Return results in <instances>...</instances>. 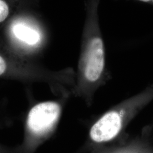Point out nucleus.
<instances>
[{"label": "nucleus", "mask_w": 153, "mask_h": 153, "mask_svg": "<svg viewBox=\"0 0 153 153\" xmlns=\"http://www.w3.org/2000/svg\"><path fill=\"white\" fill-rule=\"evenodd\" d=\"M100 0H86V16L82 33L77 81L74 91L88 103L100 86L105 75V47L99 24Z\"/></svg>", "instance_id": "nucleus-1"}, {"label": "nucleus", "mask_w": 153, "mask_h": 153, "mask_svg": "<svg viewBox=\"0 0 153 153\" xmlns=\"http://www.w3.org/2000/svg\"><path fill=\"white\" fill-rule=\"evenodd\" d=\"M153 97V91L151 90L128 99L109 109L91 127L90 138L97 143L114 139Z\"/></svg>", "instance_id": "nucleus-2"}, {"label": "nucleus", "mask_w": 153, "mask_h": 153, "mask_svg": "<svg viewBox=\"0 0 153 153\" xmlns=\"http://www.w3.org/2000/svg\"><path fill=\"white\" fill-rule=\"evenodd\" d=\"M62 105L58 101H45L34 105L28 113L24 142L19 153H33L39 144L53 132L60 117Z\"/></svg>", "instance_id": "nucleus-3"}, {"label": "nucleus", "mask_w": 153, "mask_h": 153, "mask_svg": "<svg viewBox=\"0 0 153 153\" xmlns=\"http://www.w3.org/2000/svg\"><path fill=\"white\" fill-rule=\"evenodd\" d=\"M11 30L16 40L26 45L35 47L41 42L40 33L25 22H16L13 25Z\"/></svg>", "instance_id": "nucleus-4"}, {"label": "nucleus", "mask_w": 153, "mask_h": 153, "mask_svg": "<svg viewBox=\"0 0 153 153\" xmlns=\"http://www.w3.org/2000/svg\"><path fill=\"white\" fill-rule=\"evenodd\" d=\"M9 7L5 1L0 0V23L3 22L9 14Z\"/></svg>", "instance_id": "nucleus-5"}, {"label": "nucleus", "mask_w": 153, "mask_h": 153, "mask_svg": "<svg viewBox=\"0 0 153 153\" xmlns=\"http://www.w3.org/2000/svg\"><path fill=\"white\" fill-rule=\"evenodd\" d=\"M8 65L5 59L0 55V77H5L9 73Z\"/></svg>", "instance_id": "nucleus-6"}, {"label": "nucleus", "mask_w": 153, "mask_h": 153, "mask_svg": "<svg viewBox=\"0 0 153 153\" xmlns=\"http://www.w3.org/2000/svg\"><path fill=\"white\" fill-rule=\"evenodd\" d=\"M0 153H17L16 148L9 149L0 145Z\"/></svg>", "instance_id": "nucleus-7"}, {"label": "nucleus", "mask_w": 153, "mask_h": 153, "mask_svg": "<svg viewBox=\"0 0 153 153\" xmlns=\"http://www.w3.org/2000/svg\"><path fill=\"white\" fill-rule=\"evenodd\" d=\"M143 2H152L153 4V0H138Z\"/></svg>", "instance_id": "nucleus-8"}]
</instances>
